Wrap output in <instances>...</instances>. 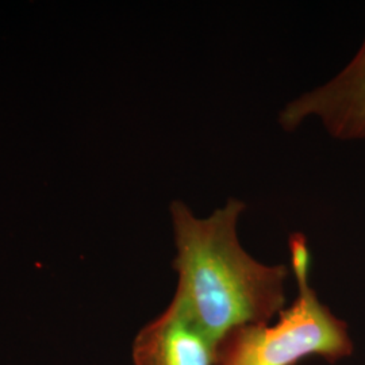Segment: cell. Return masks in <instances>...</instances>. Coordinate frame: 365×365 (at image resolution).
<instances>
[{
    "instance_id": "cell-4",
    "label": "cell",
    "mask_w": 365,
    "mask_h": 365,
    "mask_svg": "<svg viewBox=\"0 0 365 365\" xmlns=\"http://www.w3.org/2000/svg\"><path fill=\"white\" fill-rule=\"evenodd\" d=\"M217 342L182 307L165 312L141 329L133 344L134 365H215Z\"/></svg>"
},
{
    "instance_id": "cell-2",
    "label": "cell",
    "mask_w": 365,
    "mask_h": 365,
    "mask_svg": "<svg viewBox=\"0 0 365 365\" xmlns=\"http://www.w3.org/2000/svg\"><path fill=\"white\" fill-rule=\"evenodd\" d=\"M288 249L298 286L297 299L272 325L229 330L217 342L215 365H295L310 356L336 363L352 354L348 325L329 310L312 287L306 237L291 235Z\"/></svg>"
},
{
    "instance_id": "cell-3",
    "label": "cell",
    "mask_w": 365,
    "mask_h": 365,
    "mask_svg": "<svg viewBox=\"0 0 365 365\" xmlns=\"http://www.w3.org/2000/svg\"><path fill=\"white\" fill-rule=\"evenodd\" d=\"M315 118L336 140H365V36L361 46L337 76L304 92L279 113L283 130L294 131Z\"/></svg>"
},
{
    "instance_id": "cell-1",
    "label": "cell",
    "mask_w": 365,
    "mask_h": 365,
    "mask_svg": "<svg viewBox=\"0 0 365 365\" xmlns=\"http://www.w3.org/2000/svg\"><path fill=\"white\" fill-rule=\"evenodd\" d=\"M245 210L235 197L206 218L180 200L170 205L179 276L172 300L215 342L235 327L269 324L286 304L287 265L260 262L240 242Z\"/></svg>"
}]
</instances>
